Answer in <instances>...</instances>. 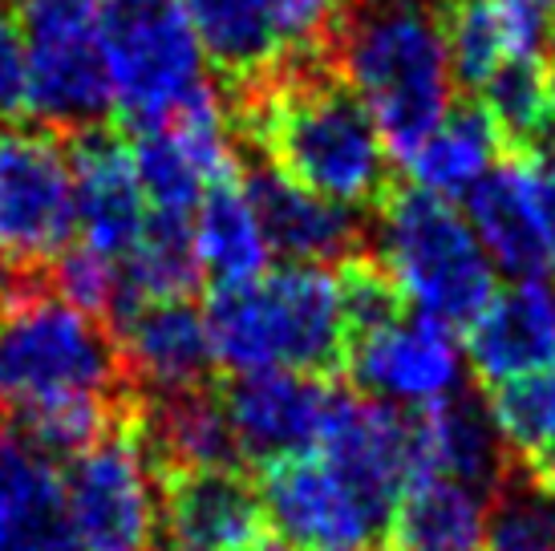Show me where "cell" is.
Masks as SVG:
<instances>
[{
	"label": "cell",
	"instance_id": "6da1fadb",
	"mask_svg": "<svg viewBox=\"0 0 555 551\" xmlns=\"http://www.w3.org/2000/svg\"><path fill=\"white\" fill-rule=\"evenodd\" d=\"M240 134L263 167L340 207H382L389 195L386 138L333 62H284L235 90Z\"/></svg>",
	"mask_w": 555,
	"mask_h": 551
},
{
	"label": "cell",
	"instance_id": "7a4b0ae2",
	"mask_svg": "<svg viewBox=\"0 0 555 551\" xmlns=\"http://www.w3.org/2000/svg\"><path fill=\"white\" fill-rule=\"evenodd\" d=\"M328 62L398 163L454 110L442 0H349Z\"/></svg>",
	"mask_w": 555,
	"mask_h": 551
},
{
	"label": "cell",
	"instance_id": "3957f363",
	"mask_svg": "<svg viewBox=\"0 0 555 551\" xmlns=\"http://www.w3.org/2000/svg\"><path fill=\"white\" fill-rule=\"evenodd\" d=\"M211 357L232 377L288 369L309 377L345 373L349 324L333 268L284 264L251 284L216 289L207 305Z\"/></svg>",
	"mask_w": 555,
	"mask_h": 551
},
{
	"label": "cell",
	"instance_id": "277c9868",
	"mask_svg": "<svg viewBox=\"0 0 555 551\" xmlns=\"http://www.w3.org/2000/svg\"><path fill=\"white\" fill-rule=\"evenodd\" d=\"M109 106L130 134L219 98L207 53L179 0H102Z\"/></svg>",
	"mask_w": 555,
	"mask_h": 551
},
{
	"label": "cell",
	"instance_id": "5b68a950",
	"mask_svg": "<svg viewBox=\"0 0 555 551\" xmlns=\"http://www.w3.org/2000/svg\"><path fill=\"white\" fill-rule=\"evenodd\" d=\"M377 215V260L401 300L434 321H475L494 296V264L466 215L422 187H389Z\"/></svg>",
	"mask_w": 555,
	"mask_h": 551
},
{
	"label": "cell",
	"instance_id": "8992f818",
	"mask_svg": "<svg viewBox=\"0 0 555 551\" xmlns=\"http://www.w3.org/2000/svg\"><path fill=\"white\" fill-rule=\"evenodd\" d=\"M126 369L109 324L33 289L0 308V410L74 394H122Z\"/></svg>",
	"mask_w": 555,
	"mask_h": 551
},
{
	"label": "cell",
	"instance_id": "52a82bcc",
	"mask_svg": "<svg viewBox=\"0 0 555 551\" xmlns=\"http://www.w3.org/2000/svg\"><path fill=\"white\" fill-rule=\"evenodd\" d=\"M29 57V114L53 134L98 126L109 110L102 0H16Z\"/></svg>",
	"mask_w": 555,
	"mask_h": 551
},
{
	"label": "cell",
	"instance_id": "ba28073f",
	"mask_svg": "<svg viewBox=\"0 0 555 551\" xmlns=\"http://www.w3.org/2000/svg\"><path fill=\"white\" fill-rule=\"evenodd\" d=\"M134 406L109 438L62 471L74 551H155L158 543L155 471L142 450Z\"/></svg>",
	"mask_w": 555,
	"mask_h": 551
},
{
	"label": "cell",
	"instance_id": "9c48e42d",
	"mask_svg": "<svg viewBox=\"0 0 555 551\" xmlns=\"http://www.w3.org/2000/svg\"><path fill=\"white\" fill-rule=\"evenodd\" d=\"M74 170L62 134L13 126L0 134V260L29 276L74 247Z\"/></svg>",
	"mask_w": 555,
	"mask_h": 551
},
{
	"label": "cell",
	"instance_id": "30bf717a",
	"mask_svg": "<svg viewBox=\"0 0 555 551\" xmlns=\"http://www.w3.org/2000/svg\"><path fill=\"white\" fill-rule=\"evenodd\" d=\"M260 503L284 543L305 551L386 548L389 520L324 454H296L260 471Z\"/></svg>",
	"mask_w": 555,
	"mask_h": 551
},
{
	"label": "cell",
	"instance_id": "8fae6325",
	"mask_svg": "<svg viewBox=\"0 0 555 551\" xmlns=\"http://www.w3.org/2000/svg\"><path fill=\"white\" fill-rule=\"evenodd\" d=\"M130 158L146 207L186 219L199 212L207 191L235 183L244 175L228 130V110L219 98L186 110L167 126L139 130L130 138Z\"/></svg>",
	"mask_w": 555,
	"mask_h": 551
},
{
	"label": "cell",
	"instance_id": "7c38bea8",
	"mask_svg": "<svg viewBox=\"0 0 555 551\" xmlns=\"http://www.w3.org/2000/svg\"><path fill=\"white\" fill-rule=\"evenodd\" d=\"M345 373L365 398L426 410L434 401L463 394L466 353L454 337V324L434 321L426 312H405L357 341Z\"/></svg>",
	"mask_w": 555,
	"mask_h": 551
},
{
	"label": "cell",
	"instance_id": "4fadbf2b",
	"mask_svg": "<svg viewBox=\"0 0 555 551\" xmlns=\"http://www.w3.org/2000/svg\"><path fill=\"white\" fill-rule=\"evenodd\" d=\"M340 394L345 389H337L328 377L288 373V369L232 377V385L223 389V406L232 418L244 466L263 471L272 462L312 454L337 413Z\"/></svg>",
	"mask_w": 555,
	"mask_h": 551
},
{
	"label": "cell",
	"instance_id": "5bb4252c",
	"mask_svg": "<svg viewBox=\"0 0 555 551\" xmlns=\"http://www.w3.org/2000/svg\"><path fill=\"white\" fill-rule=\"evenodd\" d=\"M65 151L74 170V212H78L81 244L122 264L151 219L142 183L134 175L130 142L98 123L74 130Z\"/></svg>",
	"mask_w": 555,
	"mask_h": 551
},
{
	"label": "cell",
	"instance_id": "9a60e30c",
	"mask_svg": "<svg viewBox=\"0 0 555 551\" xmlns=\"http://www.w3.org/2000/svg\"><path fill=\"white\" fill-rule=\"evenodd\" d=\"M466 366L482 385L519 382L555 361V280H511L466 324Z\"/></svg>",
	"mask_w": 555,
	"mask_h": 551
},
{
	"label": "cell",
	"instance_id": "2e32d148",
	"mask_svg": "<svg viewBox=\"0 0 555 551\" xmlns=\"http://www.w3.org/2000/svg\"><path fill=\"white\" fill-rule=\"evenodd\" d=\"M158 478V536L170 551H240L263 536L260 487L244 471H175Z\"/></svg>",
	"mask_w": 555,
	"mask_h": 551
},
{
	"label": "cell",
	"instance_id": "e0dca14e",
	"mask_svg": "<svg viewBox=\"0 0 555 551\" xmlns=\"http://www.w3.org/2000/svg\"><path fill=\"white\" fill-rule=\"evenodd\" d=\"M122 353L126 382H139L155 394L199 389L216 369L207 317L191 300L139 305L109 324Z\"/></svg>",
	"mask_w": 555,
	"mask_h": 551
},
{
	"label": "cell",
	"instance_id": "ac0fdd59",
	"mask_svg": "<svg viewBox=\"0 0 555 551\" xmlns=\"http://www.w3.org/2000/svg\"><path fill=\"white\" fill-rule=\"evenodd\" d=\"M244 191L256 203L272 256L288 264H345L361 252V219L353 207L321 200L272 167L244 170Z\"/></svg>",
	"mask_w": 555,
	"mask_h": 551
},
{
	"label": "cell",
	"instance_id": "d6986e66",
	"mask_svg": "<svg viewBox=\"0 0 555 551\" xmlns=\"http://www.w3.org/2000/svg\"><path fill=\"white\" fill-rule=\"evenodd\" d=\"M139 438L155 475L175 471H244L223 394L207 385L183 394H155L134 406Z\"/></svg>",
	"mask_w": 555,
	"mask_h": 551
},
{
	"label": "cell",
	"instance_id": "ffe728a7",
	"mask_svg": "<svg viewBox=\"0 0 555 551\" xmlns=\"http://www.w3.org/2000/svg\"><path fill=\"white\" fill-rule=\"evenodd\" d=\"M410 466L414 475L459 478L491 495L503 483V438L491 410L470 394H454L410 413Z\"/></svg>",
	"mask_w": 555,
	"mask_h": 551
},
{
	"label": "cell",
	"instance_id": "44dd1931",
	"mask_svg": "<svg viewBox=\"0 0 555 551\" xmlns=\"http://www.w3.org/2000/svg\"><path fill=\"white\" fill-rule=\"evenodd\" d=\"M0 551H74L62 466L21 434L0 443Z\"/></svg>",
	"mask_w": 555,
	"mask_h": 551
},
{
	"label": "cell",
	"instance_id": "7402d4cb",
	"mask_svg": "<svg viewBox=\"0 0 555 551\" xmlns=\"http://www.w3.org/2000/svg\"><path fill=\"white\" fill-rule=\"evenodd\" d=\"M487 490L466 487L459 478L417 475L405 483L393 520L389 551H478L487 531Z\"/></svg>",
	"mask_w": 555,
	"mask_h": 551
},
{
	"label": "cell",
	"instance_id": "603a6c76",
	"mask_svg": "<svg viewBox=\"0 0 555 551\" xmlns=\"http://www.w3.org/2000/svg\"><path fill=\"white\" fill-rule=\"evenodd\" d=\"M503 151H507V142H503L487 110L454 106L430 134L417 142V151L401 158V167L410 170L414 187L454 203L466 200L503 163Z\"/></svg>",
	"mask_w": 555,
	"mask_h": 551
},
{
	"label": "cell",
	"instance_id": "cb8c5ba5",
	"mask_svg": "<svg viewBox=\"0 0 555 551\" xmlns=\"http://www.w3.org/2000/svg\"><path fill=\"white\" fill-rule=\"evenodd\" d=\"M199 33L207 62L232 86L247 90L284 65L276 41V0H179Z\"/></svg>",
	"mask_w": 555,
	"mask_h": 551
},
{
	"label": "cell",
	"instance_id": "d4e9b609",
	"mask_svg": "<svg viewBox=\"0 0 555 551\" xmlns=\"http://www.w3.org/2000/svg\"><path fill=\"white\" fill-rule=\"evenodd\" d=\"M191 231H195L203 276L216 280V289L251 284L272 264V244L263 235L256 203L247 200L244 175L203 195L199 212L191 215Z\"/></svg>",
	"mask_w": 555,
	"mask_h": 551
},
{
	"label": "cell",
	"instance_id": "484cf974",
	"mask_svg": "<svg viewBox=\"0 0 555 551\" xmlns=\"http://www.w3.org/2000/svg\"><path fill=\"white\" fill-rule=\"evenodd\" d=\"M207 280L195 252V231L186 215L151 212L139 244L122 260V305L114 321L139 305H163V300H191ZM109 321V324H114Z\"/></svg>",
	"mask_w": 555,
	"mask_h": 551
},
{
	"label": "cell",
	"instance_id": "4316f807",
	"mask_svg": "<svg viewBox=\"0 0 555 551\" xmlns=\"http://www.w3.org/2000/svg\"><path fill=\"white\" fill-rule=\"evenodd\" d=\"M466 223L478 235L482 252L491 256L494 272H507L511 280L547 276L540 244H535V231H531V219H527L524 183H519L515 158H503L466 195Z\"/></svg>",
	"mask_w": 555,
	"mask_h": 551
},
{
	"label": "cell",
	"instance_id": "83f0119b",
	"mask_svg": "<svg viewBox=\"0 0 555 551\" xmlns=\"http://www.w3.org/2000/svg\"><path fill=\"white\" fill-rule=\"evenodd\" d=\"M130 406L134 401L126 394H74V398H57L46 401V406H33V410H21L16 426H21V438L33 450H41L46 459H78L122 426Z\"/></svg>",
	"mask_w": 555,
	"mask_h": 551
},
{
	"label": "cell",
	"instance_id": "f1b7e54d",
	"mask_svg": "<svg viewBox=\"0 0 555 551\" xmlns=\"http://www.w3.org/2000/svg\"><path fill=\"white\" fill-rule=\"evenodd\" d=\"M442 37L454 81L475 93L487 90L507 62L524 57L491 0H442Z\"/></svg>",
	"mask_w": 555,
	"mask_h": 551
},
{
	"label": "cell",
	"instance_id": "f546056e",
	"mask_svg": "<svg viewBox=\"0 0 555 551\" xmlns=\"http://www.w3.org/2000/svg\"><path fill=\"white\" fill-rule=\"evenodd\" d=\"M482 551H555V490L540 478H503L487 499Z\"/></svg>",
	"mask_w": 555,
	"mask_h": 551
},
{
	"label": "cell",
	"instance_id": "4dcf8cb0",
	"mask_svg": "<svg viewBox=\"0 0 555 551\" xmlns=\"http://www.w3.org/2000/svg\"><path fill=\"white\" fill-rule=\"evenodd\" d=\"M491 422L503 446L535 459L555 446V361L540 373H527L519 382L491 389Z\"/></svg>",
	"mask_w": 555,
	"mask_h": 551
},
{
	"label": "cell",
	"instance_id": "1f68e13d",
	"mask_svg": "<svg viewBox=\"0 0 555 551\" xmlns=\"http://www.w3.org/2000/svg\"><path fill=\"white\" fill-rule=\"evenodd\" d=\"M46 292L93 321L109 324L122 305V264L86 244H74L46 268Z\"/></svg>",
	"mask_w": 555,
	"mask_h": 551
},
{
	"label": "cell",
	"instance_id": "d6a6232c",
	"mask_svg": "<svg viewBox=\"0 0 555 551\" xmlns=\"http://www.w3.org/2000/svg\"><path fill=\"white\" fill-rule=\"evenodd\" d=\"M337 284L345 324H349V349L361 337H370L377 329L393 324L398 317H405V300H401L398 284L389 280L382 260L370 252H357L345 264H337Z\"/></svg>",
	"mask_w": 555,
	"mask_h": 551
},
{
	"label": "cell",
	"instance_id": "836d02e7",
	"mask_svg": "<svg viewBox=\"0 0 555 551\" xmlns=\"http://www.w3.org/2000/svg\"><path fill=\"white\" fill-rule=\"evenodd\" d=\"M349 0H276V41L284 62H328Z\"/></svg>",
	"mask_w": 555,
	"mask_h": 551
},
{
	"label": "cell",
	"instance_id": "e575fe53",
	"mask_svg": "<svg viewBox=\"0 0 555 551\" xmlns=\"http://www.w3.org/2000/svg\"><path fill=\"white\" fill-rule=\"evenodd\" d=\"M519 183H524L527 219L540 244L543 268L555 276V146H535V151H515Z\"/></svg>",
	"mask_w": 555,
	"mask_h": 551
},
{
	"label": "cell",
	"instance_id": "d590c367",
	"mask_svg": "<svg viewBox=\"0 0 555 551\" xmlns=\"http://www.w3.org/2000/svg\"><path fill=\"white\" fill-rule=\"evenodd\" d=\"M491 4L507 21L515 49L524 57H543L547 41L555 37V0H491Z\"/></svg>",
	"mask_w": 555,
	"mask_h": 551
},
{
	"label": "cell",
	"instance_id": "8d00e7d4",
	"mask_svg": "<svg viewBox=\"0 0 555 551\" xmlns=\"http://www.w3.org/2000/svg\"><path fill=\"white\" fill-rule=\"evenodd\" d=\"M527 475L540 478L543 487L555 490V446L552 450H543V454H535V459H527Z\"/></svg>",
	"mask_w": 555,
	"mask_h": 551
},
{
	"label": "cell",
	"instance_id": "74e56055",
	"mask_svg": "<svg viewBox=\"0 0 555 551\" xmlns=\"http://www.w3.org/2000/svg\"><path fill=\"white\" fill-rule=\"evenodd\" d=\"M240 551H296L293 543H284L280 536H260V539H251L247 548H240Z\"/></svg>",
	"mask_w": 555,
	"mask_h": 551
},
{
	"label": "cell",
	"instance_id": "f35d334b",
	"mask_svg": "<svg viewBox=\"0 0 555 551\" xmlns=\"http://www.w3.org/2000/svg\"><path fill=\"white\" fill-rule=\"evenodd\" d=\"M543 69H547V81H552V93H555V37L543 49Z\"/></svg>",
	"mask_w": 555,
	"mask_h": 551
},
{
	"label": "cell",
	"instance_id": "ab89813d",
	"mask_svg": "<svg viewBox=\"0 0 555 551\" xmlns=\"http://www.w3.org/2000/svg\"><path fill=\"white\" fill-rule=\"evenodd\" d=\"M0 443H4V426H0Z\"/></svg>",
	"mask_w": 555,
	"mask_h": 551
}]
</instances>
